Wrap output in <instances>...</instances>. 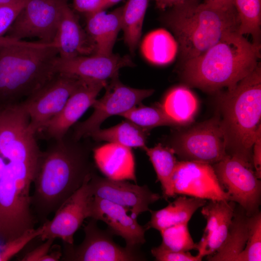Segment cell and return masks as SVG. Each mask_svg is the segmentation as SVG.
Wrapping results in <instances>:
<instances>
[{"instance_id":"obj_1","label":"cell","mask_w":261,"mask_h":261,"mask_svg":"<svg viewBox=\"0 0 261 261\" xmlns=\"http://www.w3.org/2000/svg\"><path fill=\"white\" fill-rule=\"evenodd\" d=\"M41 152L30 196L36 218L44 223L94 173L89 146L68 133Z\"/></svg>"},{"instance_id":"obj_2","label":"cell","mask_w":261,"mask_h":261,"mask_svg":"<svg viewBox=\"0 0 261 261\" xmlns=\"http://www.w3.org/2000/svg\"><path fill=\"white\" fill-rule=\"evenodd\" d=\"M261 44L238 31L227 34L205 52L184 62L182 72L188 85L209 92L231 89L256 67Z\"/></svg>"},{"instance_id":"obj_3","label":"cell","mask_w":261,"mask_h":261,"mask_svg":"<svg viewBox=\"0 0 261 261\" xmlns=\"http://www.w3.org/2000/svg\"><path fill=\"white\" fill-rule=\"evenodd\" d=\"M54 43L10 39L0 44V105L18 103L57 73Z\"/></svg>"},{"instance_id":"obj_4","label":"cell","mask_w":261,"mask_h":261,"mask_svg":"<svg viewBox=\"0 0 261 261\" xmlns=\"http://www.w3.org/2000/svg\"><path fill=\"white\" fill-rule=\"evenodd\" d=\"M220 126L227 155L253 167V145L261 130V67L221 96Z\"/></svg>"},{"instance_id":"obj_5","label":"cell","mask_w":261,"mask_h":261,"mask_svg":"<svg viewBox=\"0 0 261 261\" xmlns=\"http://www.w3.org/2000/svg\"><path fill=\"white\" fill-rule=\"evenodd\" d=\"M162 20L174 33L184 62L201 55L239 28L234 8H221L198 0L171 8Z\"/></svg>"},{"instance_id":"obj_6","label":"cell","mask_w":261,"mask_h":261,"mask_svg":"<svg viewBox=\"0 0 261 261\" xmlns=\"http://www.w3.org/2000/svg\"><path fill=\"white\" fill-rule=\"evenodd\" d=\"M83 79L57 73L50 81L20 102L28 114L29 127L35 134L42 131L62 110Z\"/></svg>"},{"instance_id":"obj_7","label":"cell","mask_w":261,"mask_h":261,"mask_svg":"<svg viewBox=\"0 0 261 261\" xmlns=\"http://www.w3.org/2000/svg\"><path fill=\"white\" fill-rule=\"evenodd\" d=\"M105 87L104 96L96 100L92 104L94 111L91 116L75 125L72 133L75 139L80 140L88 137L100 128L105 119L127 112L141 103L154 91L152 89H138L127 86L120 81L118 76L110 80Z\"/></svg>"},{"instance_id":"obj_8","label":"cell","mask_w":261,"mask_h":261,"mask_svg":"<svg viewBox=\"0 0 261 261\" xmlns=\"http://www.w3.org/2000/svg\"><path fill=\"white\" fill-rule=\"evenodd\" d=\"M212 166L230 201L237 203L248 217L259 211L261 182L253 167L228 155Z\"/></svg>"},{"instance_id":"obj_9","label":"cell","mask_w":261,"mask_h":261,"mask_svg":"<svg viewBox=\"0 0 261 261\" xmlns=\"http://www.w3.org/2000/svg\"><path fill=\"white\" fill-rule=\"evenodd\" d=\"M67 0H28L4 37L15 40L37 38L42 43H53Z\"/></svg>"},{"instance_id":"obj_10","label":"cell","mask_w":261,"mask_h":261,"mask_svg":"<svg viewBox=\"0 0 261 261\" xmlns=\"http://www.w3.org/2000/svg\"><path fill=\"white\" fill-rule=\"evenodd\" d=\"M91 218L84 226L85 237L79 245L63 243L61 261H134L144 258L136 248L122 247L114 242L113 234L103 231Z\"/></svg>"},{"instance_id":"obj_11","label":"cell","mask_w":261,"mask_h":261,"mask_svg":"<svg viewBox=\"0 0 261 261\" xmlns=\"http://www.w3.org/2000/svg\"><path fill=\"white\" fill-rule=\"evenodd\" d=\"M170 147L182 160L212 165L227 155L219 117L205 121L182 134Z\"/></svg>"},{"instance_id":"obj_12","label":"cell","mask_w":261,"mask_h":261,"mask_svg":"<svg viewBox=\"0 0 261 261\" xmlns=\"http://www.w3.org/2000/svg\"><path fill=\"white\" fill-rule=\"evenodd\" d=\"M174 194L208 200L230 201L221 186L212 164L178 161L174 174Z\"/></svg>"},{"instance_id":"obj_13","label":"cell","mask_w":261,"mask_h":261,"mask_svg":"<svg viewBox=\"0 0 261 261\" xmlns=\"http://www.w3.org/2000/svg\"><path fill=\"white\" fill-rule=\"evenodd\" d=\"M92 196L99 197L121 205L137 218L140 214L150 211L149 205L160 200V195L151 191L146 185L140 186L126 180L103 178L95 172L88 181Z\"/></svg>"},{"instance_id":"obj_14","label":"cell","mask_w":261,"mask_h":261,"mask_svg":"<svg viewBox=\"0 0 261 261\" xmlns=\"http://www.w3.org/2000/svg\"><path fill=\"white\" fill-rule=\"evenodd\" d=\"M91 177L58 208L51 220L41 224L43 231L38 237L42 241L60 238L63 243L73 244L74 234L87 218L88 205L92 196L88 186Z\"/></svg>"},{"instance_id":"obj_15","label":"cell","mask_w":261,"mask_h":261,"mask_svg":"<svg viewBox=\"0 0 261 261\" xmlns=\"http://www.w3.org/2000/svg\"><path fill=\"white\" fill-rule=\"evenodd\" d=\"M130 210L119 204L99 197L92 196L89 201L87 218L101 220L114 234L122 237L126 246L136 247L145 242L146 228L140 225L137 218L128 215Z\"/></svg>"},{"instance_id":"obj_16","label":"cell","mask_w":261,"mask_h":261,"mask_svg":"<svg viewBox=\"0 0 261 261\" xmlns=\"http://www.w3.org/2000/svg\"><path fill=\"white\" fill-rule=\"evenodd\" d=\"M134 63L129 56L92 55L68 59L59 57L55 62L57 73H63L86 80L107 82L118 76L119 70L132 67Z\"/></svg>"},{"instance_id":"obj_17","label":"cell","mask_w":261,"mask_h":261,"mask_svg":"<svg viewBox=\"0 0 261 261\" xmlns=\"http://www.w3.org/2000/svg\"><path fill=\"white\" fill-rule=\"evenodd\" d=\"M107 82L83 80L71 95L60 112L52 118L43 130L53 140L62 138L96 100Z\"/></svg>"},{"instance_id":"obj_18","label":"cell","mask_w":261,"mask_h":261,"mask_svg":"<svg viewBox=\"0 0 261 261\" xmlns=\"http://www.w3.org/2000/svg\"><path fill=\"white\" fill-rule=\"evenodd\" d=\"M202 207L206 225L201 240L197 243L198 254L203 257L215 253L228 235L236 208L235 203L226 200H209Z\"/></svg>"},{"instance_id":"obj_19","label":"cell","mask_w":261,"mask_h":261,"mask_svg":"<svg viewBox=\"0 0 261 261\" xmlns=\"http://www.w3.org/2000/svg\"><path fill=\"white\" fill-rule=\"evenodd\" d=\"M53 43L57 48L58 57L62 59L89 56L95 53L92 42L67 2L62 9Z\"/></svg>"},{"instance_id":"obj_20","label":"cell","mask_w":261,"mask_h":261,"mask_svg":"<svg viewBox=\"0 0 261 261\" xmlns=\"http://www.w3.org/2000/svg\"><path fill=\"white\" fill-rule=\"evenodd\" d=\"M93 152L96 166L106 178L136 183L135 160L131 148L108 143L97 147Z\"/></svg>"},{"instance_id":"obj_21","label":"cell","mask_w":261,"mask_h":261,"mask_svg":"<svg viewBox=\"0 0 261 261\" xmlns=\"http://www.w3.org/2000/svg\"><path fill=\"white\" fill-rule=\"evenodd\" d=\"M122 7L110 13L100 10L85 14L86 31L92 42L95 55H110L121 30Z\"/></svg>"},{"instance_id":"obj_22","label":"cell","mask_w":261,"mask_h":261,"mask_svg":"<svg viewBox=\"0 0 261 261\" xmlns=\"http://www.w3.org/2000/svg\"><path fill=\"white\" fill-rule=\"evenodd\" d=\"M206 200L180 195L165 207L151 210V218L145 225L146 230L153 228L159 232L177 224L188 223L194 213L203 206Z\"/></svg>"},{"instance_id":"obj_23","label":"cell","mask_w":261,"mask_h":261,"mask_svg":"<svg viewBox=\"0 0 261 261\" xmlns=\"http://www.w3.org/2000/svg\"><path fill=\"white\" fill-rule=\"evenodd\" d=\"M249 231V217L241 207L234 211L227 238L214 254L207 256L209 261H236L244 250Z\"/></svg>"},{"instance_id":"obj_24","label":"cell","mask_w":261,"mask_h":261,"mask_svg":"<svg viewBox=\"0 0 261 261\" xmlns=\"http://www.w3.org/2000/svg\"><path fill=\"white\" fill-rule=\"evenodd\" d=\"M141 49L145 58L156 65L171 63L178 50L175 38L167 30L160 29L146 35L141 44Z\"/></svg>"},{"instance_id":"obj_25","label":"cell","mask_w":261,"mask_h":261,"mask_svg":"<svg viewBox=\"0 0 261 261\" xmlns=\"http://www.w3.org/2000/svg\"><path fill=\"white\" fill-rule=\"evenodd\" d=\"M145 151L161 184L162 197L168 200L176 197L174 191L173 178L178 161L174 150L159 144L153 147L146 146Z\"/></svg>"},{"instance_id":"obj_26","label":"cell","mask_w":261,"mask_h":261,"mask_svg":"<svg viewBox=\"0 0 261 261\" xmlns=\"http://www.w3.org/2000/svg\"><path fill=\"white\" fill-rule=\"evenodd\" d=\"M147 130L126 120L108 129L99 128L88 137L94 140L117 144L130 148L139 147L144 150L146 145Z\"/></svg>"},{"instance_id":"obj_27","label":"cell","mask_w":261,"mask_h":261,"mask_svg":"<svg viewBox=\"0 0 261 261\" xmlns=\"http://www.w3.org/2000/svg\"><path fill=\"white\" fill-rule=\"evenodd\" d=\"M149 0H128L122 6L121 30L124 42L133 54L140 42Z\"/></svg>"},{"instance_id":"obj_28","label":"cell","mask_w":261,"mask_h":261,"mask_svg":"<svg viewBox=\"0 0 261 261\" xmlns=\"http://www.w3.org/2000/svg\"><path fill=\"white\" fill-rule=\"evenodd\" d=\"M161 106L170 117L182 125L192 120L198 109V101L190 90L179 87L167 94Z\"/></svg>"},{"instance_id":"obj_29","label":"cell","mask_w":261,"mask_h":261,"mask_svg":"<svg viewBox=\"0 0 261 261\" xmlns=\"http://www.w3.org/2000/svg\"><path fill=\"white\" fill-rule=\"evenodd\" d=\"M239 20L238 31L250 35L252 42L260 44L261 0H233Z\"/></svg>"},{"instance_id":"obj_30","label":"cell","mask_w":261,"mask_h":261,"mask_svg":"<svg viewBox=\"0 0 261 261\" xmlns=\"http://www.w3.org/2000/svg\"><path fill=\"white\" fill-rule=\"evenodd\" d=\"M120 116L147 130L161 126L178 125L159 104L152 106H136Z\"/></svg>"},{"instance_id":"obj_31","label":"cell","mask_w":261,"mask_h":261,"mask_svg":"<svg viewBox=\"0 0 261 261\" xmlns=\"http://www.w3.org/2000/svg\"><path fill=\"white\" fill-rule=\"evenodd\" d=\"M188 224L175 225L160 231L162 237L160 246L168 250L177 252L196 250L197 243L191 237Z\"/></svg>"},{"instance_id":"obj_32","label":"cell","mask_w":261,"mask_h":261,"mask_svg":"<svg viewBox=\"0 0 261 261\" xmlns=\"http://www.w3.org/2000/svg\"><path fill=\"white\" fill-rule=\"evenodd\" d=\"M261 261V213L259 211L249 217V231L244 250L236 261Z\"/></svg>"},{"instance_id":"obj_33","label":"cell","mask_w":261,"mask_h":261,"mask_svg":"<svg viewBox=\"0 0 261 261\" xmlns=\"http://www.w3.org/2000/svg\"><path fill=\"white\" fill-rule=\"evenodd\" d=\"M43 226L26 230L20 236L8 241L0 248V261H7L19 253L33 239L42 233Z\"/></svg>"},{"instance_id":"obj_34","label":"cell","mask_w":261,"mask_h":261,"mask_svg":"<svg viewBox=\"0 0 261 261\" xmlns=\"http://www.w3.org/2000/svg\"><path fill=\"white\" fill-rule=\"evenodd\" d=\"M28 0H18L15 2L0 5V44L9 39L4 37L14 21L26 5Z\"/></svg>"},{"instance_id":"obj_35","label":"cell","mask_w":261,"mask_h":261,"mask_svg":"<svg viewBox=\"0 0 261 261\" xmlns=\"http://www.w3.org/2000/svg\"><path fill=\"white\" fill-rule=\"evenodd\" d=\"M151 254L158 261H201L203 257L192 255L189 251L177 252L168 250L160 245L151 249Z\"/></svg>"},{"instance_id":"obj_36","label":"cell","mask_w":261,"mask_h":261,"mask_svg":"<svg viewBox=\"0 0 261 261\" xmlns=\"http://www.w3.org/2000/svg\"><path fill=\"white\" fill-rule=\"evenodd\" d=\"M54 239H47L44 243L27 253L21 259L22 261H41L52 248Z\"/></svg>"},{"instance_id":"obj_37","label":"cell","mask_w":261,"mask_h":261,"mask_svg":"<svg viewBox=\"0 0 261 261\" xmlns=\"http://www.w3.org/2000/svg\"><path fill=\"white\" fill-rule=\"evenodd\" d=\"M103 0H73L74 8L85 14L102 10Z\"/></svg>"},{"instance_id":"obj_38","label":"cell","mask_w":261,"mask_h":261,"mask_svg":"<svg viewBox=\"0 0 261 261\" xmlns=\"http://www.w3.org/2000/svg\"><path fill=\"white\" fill-rule=\"evenodd\" d=\"M252 163L256 175L261 178V130L258 133L252 149Z\"/></svg>"},{"instance_id":"obj_39","label":"cell","mask_w":261,"mask_h":261,"mask_svg":"<svg viewBox=\"0 0 261 261\" xmlns=\"http://www.w3.org/2000/svg\"><path fill=\"white\" fill-rule=\"evenodd\" d=\"M188 0H154L158 8L165 10L180 4Z\"/></svg>"},{"instance_id":"obj_40","label":"cell","mask_w":261,"mask_h":261,"mask_svg":"<svg viewBox=\"0 0 261 261\" xmlns=\"http://www.w3.org/2000/svg\"><path fill=\"white\" fill-rule=\"evenodd\" d=\"M204 2L226 9L234 8L233 0H204Z\"/></svg>"},{"instance_id":"obj_41","label":"cell","mask_w":261,"mask_h":261,"mask_svg":"<svg viewBox=\"0 0 261 261\" xmlns=\"http://www.w3.org/2000/svg\"><path fill=\"white\" fill-rule=\"evenodd\" d=\"M62 256V251L60 248L57 247L56 250L49 251L48 253L44 256L41 261H58L61 260Z\"/></svg>"},{"instance_id":"obj_42","label":"cell","mask_w":261,"mask_h":261,"mask_svg":"<svg viewBox=\"0 0 261 261\" xmlns=\"http://www.w3.org/2000/svg\"><path fill=\"white\" fill-rule=\"evenodd\" d=\"M121 0H103V4L102 6V10L105 9L113 6L116 4Z\"/></svg>"},{"instance_id":"obj_43","label":"cell","mask_w":261,"mask_h":261,"mask_svg":"<svg viewBox=\"0 0 261 261\" xmlns=\"http://www.w3.org/2000/svg\"><path fill=\"white\" fill-rule=\"evenodd\" d=\"M18 0H0V5L10 4Z\"/></svg>"}]
</instances>
